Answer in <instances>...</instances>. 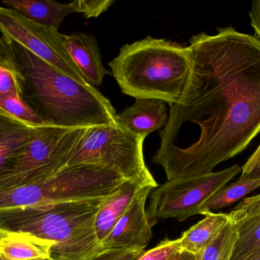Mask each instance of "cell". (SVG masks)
Masks as SVG:
<instances>
[{
    "mask_svg": "<svg viewBox=\"0 0 260 260\" xmlns=\"http://www.w3.org/2000/svg\"><path fill=\"white\" fill-rule=\"evenodd\" d=\"M62 42L76 67L91 86H101L110 72L102 64V54L95 37L78 32L62 35Z\"/></svg>",
    "mask_w": 260,
    "mask_h": 260,
    "instance_id": "cell-11",
    "label": "cell"
},
{
    "mask_svg": "<svg viewBox=\"0 0 260 260\" xmlns=\"http://www.w3.org/2000/svg\"><path fill=\"white\" fill-rule=\"evenodd\" d=\"M145 137L118 124L91 127L75 150L67 166L101 165L118 172L126 180L142 182L157 187L144 159Z\"/></svg>",
    "mask_w": 260,
    "mask_h": 260,
    "instance_id": "cell-5",
    "label": "cell"
},
{
    "mask_svg": "<svg viewBox=\"0 0 260 260\" xmlns=\"http://www.w3.org/2000/svg\"><path fill=\"white\" fill-rule=\"evenodd\" d=\"M35 128L0 110V180L13 170Z\"/></svg>",
    "mask_w": 260,
    "mask_h": 260,
    "instance_id": "cell-13",
    "label": "cell"
},
{
    "mask_svg": "<svg viewBox=\"0 0 260 260\" xmlns=\"http://www.w3.org/2000/svg\"><path fill=\"white\" fill-rule=\"evenodd\" d=\"M0 56L16 71L21 99L46 125L88 128L117 124L115 108L94 87L75 80L4 36Z\"/></svg>",
    "mask_w": 260,
    "mask_h": 260,
    "instance_id": "cell-2",
    "label": "cell"
},
{
    "mask_svg": "<svg viewBox=\"0 0 260 260\" xmlns=\"http://www.w3.org/2000/svg\"><path fill=\"white\" fill-rule=\"evenodd\" d=\"M87 130L51 125L35 128L13 170L0 180V189L44 181L60 172L67 167Z\"/></svg>",
    "mask_w": 260,
    "mask_h": 260,
    "instance_id": "cell-6",
    "label": "cell"
},
{
    "mask_svg": "<svg viewBox=\"0 0 260 260\" xmlns=\"http://www.w3.org/2000/svg\"><path fill=\"white\" fill-rule=\"evenodd\" d=\"M154 189V186H146L141 189L126 213L101 244L102 250H145L153 237V226L145 203Z\"/></svg>",
    "mask_w": 260,
    "mask_h": 260,
    "instance_id": "cell-10",
    "label": "cell"
},
{
    "mask_svg": "<svg viewBox=\"0 0 260 260\" xmlns=\"http://www.w3.org/2000/svg\"><path fill=\"white\" fill-rule=\"evenodd\" d=\"M242 170L235 164L219 172L188 178L174 179L151 192L147 214L152 226L160 219L174 218L182 222L196 215L219 189Z\"/></svg>",
    "mask_w": 260,
    "mask_h": 260,
    "instance_id": "cell-7",
    "label": "cell"
},
{
    "mask_svg": "<svg viewBox=\"0 0 260 260\" xmlns=\"http://www.w3.org/2000/svg\"><path fill=\"white\" fill-rule=\"evenodd\" d=\"M249 15H250L252 27L254 29L256 35L259 37V40H260V0L253 1L252 3Z\"/></svg>",
    "mask_w": 260,
    "mask_h": 260,
    "instance_id": "cell-26",
    "label": "cell"
},
{
    "mask_svg": "<svg viewBox=\"0 0 260 260\" xmlns=\"http://www.w3.org/2000/svg\"><path fill=\"white\" fill-rule=\"evenodd\" d=\"M0 32L75 80L90 85L69 54L58 29L37 24L14 9L0 6Z\"/></svg>",
    "mask_w": 260,
    "mask_h": 260,
    "instance_id": "cell-8",
    "label": "cell"
},
{
    "mask_svg": "<svg viewBox=\"0 0 260 260\" xmlns=\"http://www.w3.org/2000/svg\"><path fill=\"white\" fill-rule=\"evenodd\" d=\"M180 250V238L177 240L165 238L155 247L145 252L137 260H168L174 253Z\"/></svg>",
    "mask_w": 260,
    "mask_h": 260,
    "instance_id": "cell-23",
    "label": "cell"
},
{
    "mask_svg": "<svg viewBox=\"0 0 260 260\" xmlns=\"http://www.w3.org/2000/svg\"><path fill=\"white\" fill-rule=\"evenodd\" d=\"M236 240V226L230 221L216 239L196 255V258L197 260H230Z\"/></svg>",
    "mask_w": 260,
    "mask_h": 260,
    "instance_id": "cell-19",
    "label": "cell"
},
{
    "mask_svg": "<svg viewBox=\"0 0 260 260\" xmlns=\"http://www.w3.org/2000/svg\"><path fill=\"white\" fill-rule=\"evenodd\" d=\"M168 260H197V258L195 255L180 249V250L174 253Z\"/></svg>",
    "mask_w": 260,
    "mask_h": 260,
    "instance_id": "cell-27",
    "label": "cell"
},
{
    "mask_svg": "<svg viewBox=\"0 0 260 260\" xmlns=\"http://www.w3.org/2000/svg\"><path fill=\"white\" fill-rule=\"evenodd\" d=\"M189 76L153 162L168 180L207 175L260 132V40L234 27L194 35Z\"/></svg>",
    "mask_w": 260,
    "mask_h": 260,
    "instance_id": "cell-1",
    "label": "cell"
},
{
    "mask_svg": "<svg viewBox=\"0 0 260 260\" xmlns=\"http://www.w3.org/2000/svg\"><path fill=\"white\" fill-rule=\"evenodd\" d=\"M20 96V85L15 69L0 56V99Z\"/></svg>",
    "mask_w": 260,
    "mask_h": 260,
    "instance_id": "cell-21",
    "label": "cell"
},
{
    "mask_svg": "<svg viewBox=\"0 0 260 260\" xmlns=\"http://www.w3.org/2000/svg\"><path fill=\"white\" fill-rule=\"evenodd\" d=\"M168 121L165 102L154 99H136L133 105L116 115L119 125L145 137L163 129Z\"/></svg>",
    "mask_w": 260,
    "mask_h": 260,
    "instance_id": "cell-12",
    "label": "cell"
},
{
    "mask_svg": "<svg viewBox=\"0 0 260 260\" xmlns=\"http://www.w3.org/2000/svg\"><path fill=\"white\" fill-rule=\"evenodd\" d=\"M53 247L52 243L26 234H0L2 260L50 259V250Z\"/></svg>",
    "mask_w": 260,
    "mask_h": 260,
    "instance_id": "cell-15",
    "label": "cell"
},
{
    "mask_svg": "<svg viewBox=\"0 0 260 260\" xmlns=\"http://www.w3.org/2000/svg\"><path fill=\"white\" fill-rule=\"evenodd\" d=\"M125 180L108 166H67L44 181L0 189V210L105 198L114 193Z\"/></svg>",
    "mask_w": 260,
    "mask_h": 260,
    "instance_id": "cell-4",
    "label": "cell"
},
{
    "mask_svg": "<svg viewBox=\"0 0 260 260\" xmlns=\"http://www.w3.org/2000/svg\"><path fill=\"white\" fill-rule=\"evenodd\" d=\"M0 260H2L1 259H0Z\"/></svg>",
    "mask_w": 260,
    "mask_h": 260,
    "instance_id": "cell-30",
    "label": "cell"
},
{
    "mask_svg": "<svg viewBox=\"0 0 260 260\" xmlns=\"http://www.w3.org/2000/svg\"><path fill=\"white\" fill-rule=\"evenodd\" d=\"M5 7L14 9L27 19L58 29L66 17L80 12L87 18H97L114 3V0H77L59 3L53 0H3Z\"/></svg>",
    "mask_w": 260,
    "mask_h": 260,
    "instance_id": "cell-9",
    "label": "cell"
},
{
    "mask_svg": "<svg viewBox=\"0 0 260 260\" xmlns=\"http://www.w3.org/2000/svg\"><path fill=\"white\" fill-rule=\"evenodd\" d=\"M260 188L259 180L240 179L229 186H224L214 194L200 208V215H205L213 211L232 206L253 191Z\"/></svg>",
    "mask_w": 260,
    "mask_h": 260,
    "instance_id": "cell-17",
    "label": "cell"
},
{
    "mask_svg": "<svg viewBox=\"0 0 260 260\" xmlns=\"http://www.w3.org/2000/svg\"><path fill=\"white\" fill-rule=\"evenodd\" d=\"M189 230L182 234L180 249L193 255L201 253L212 244L231 221L229 214L209 213Z\"/></svg>",
    "mask_w": 260,
    "mask_h": 260,
    "instance_id": "cell-16",
    "label": "cell"
},
{
    "mask_svg": "<svg viewBox=\"0 0 260 260\" xmlns=\"http://www.w3.org/2000/svg\"><path fill=\"white\" fill-rule=\"evenodd\" d=\"M0 110L34 128L47 125L34 112L21 96L0 99Z\"/></svg>",
    "mask_w": 260,
    "mask_h": 260,
    "instance_id": "cell-20",
    "label": "cell"
},
{
    "mask_svg": "<svg viewBox=\"0 0 260 260\" xmlns=\"http://www.w3.org/2000/svg\"><path fill=\"white\" fill-rule=\"evenodd\" d=\"M260 214V194L244 198L229 214L231 221L238 224L247 218Z\"/></svg>",
    "mask_w": 260,
    "mask_h": 260,
    "instance_id": "cell-22",
    "label": "cell"
},
{
    "mask_svg": "<svg viewBox=\"0 0 260 260\" xmlns=\"http://www.w3.org/2000/svg\"><path fill=\"white\" fill-rule=\"evenodd\" d=\"M109 66L124 94L171 105L180 100L189 76V49L147 36L123 45Z\"/></svg>",
    "mask_w": 260,
    "mask_h": 260,
    "instance_id": "cell-3",
    "label": "cell"
},
{
    "mask_svg": "<svg viewBox=\"0 0 260 260\" xmlns=\"http://www.w3.org/2000/svg\"><path fill=\"white\" fill-rule=\"evenodd\" d=\"M259 146H260V145H259Z\"/></svg>",
    "mask_w": 260,
    "mask_h": 260,
    "instance_id": "cell-31",
    "label": "cell"
},
{
    "mask_svg": "<svg viewBox=\"0 0 260 260\" xmlns=\"http://www.w3.org/2000/svg\"><path fill=\"white\" fill-rule=\"evenodd\" d=\"M144 250H102L91 260H137L145 253Z\"/></svg>",
    "mask_w": 260,
    "mask_h": 260,
    "instance_id": "cell-24",
    "label": "cell"
},
{
    "mask_svg": "<svg viewBox=\"0 0 260 260\" xmlns=\"http://www.w3.org/2000/svg\"><path fill=\"white\" fill-rule=\"evenodd\" d=\"M249 260H260V249L254 253Z\"/></svg>",
    "mask_w": 260,
    "mask_h": 260,
    "instance_id": "cell-28",
    "label": "cell"
},
{
    "mask_svg": "<svg viewBox=\"0 0 260 260\" xmlns=\"http://www.w3.org/2000/svg\"><path fill=\"white\" fill-rule=\"evenodd\" d=\"M240 179L244 180H259L260 179V146L254 154L247 160L241 170Z\"/></svg>",
    "mask_w": 260,
    "mask_h": 260,
    "instance_id": "cell-25",
    "label": "cell"
},
{
    "mask_svg": "<svg viewBox=\"0 0 260 260\" xmlns=\"http://www.w3.org/2000/svg\"><path fill=\"white\" fill-rule=\"evenodd\" d=\"M235 224L237 240L230 260H249L260 249V214Z\"/></svg>",
    "mask_w": 260,
    "mask_h": 260,
    "instance_id": "cell-18",
    "label": "cell"
},
{
    "mask_svg": "<svg viewBox=\"0 0 260 260\" xmlns=\"http://www.w3.org/2000/svg\"><path fill=\"white\" fill-rule=\"evenodd\" d=\"M44 260H52L51 259H44Z\"/></svg>",
    "mask_w": 260,
    "mask_h": 260,
    "instance_id": "cell-29",
    "label": "cell"
},
{
    "mask_svg": "<svg viewBox=\"0 0 260 260\" xmlns=\"http://www.w3.org/2000/svg\"><path fill=\"white\" fill-rule=\"evenodd\" d=\"M146 186L151 185L125 180L114 193L102 201L95 219L96 234L101 244L108 238L114 226L126 213L141 189Z\"/></svg>",
    "mask_w": 260,
    "mask_h": 260,
    "instance_id": "cell-14",
    "label": "cell"
}]
</instances>
